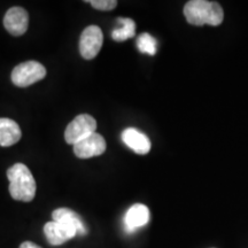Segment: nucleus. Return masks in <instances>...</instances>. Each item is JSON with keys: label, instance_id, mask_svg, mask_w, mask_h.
<instances>
[{"label": "nucleus", "instance_id": "nucleus-5", "mask_svg": "<svg viewBox=\"0 0 248 248\" xmlns=\"http://www.w3.org/2000/svg\"><path fill=\"white\" fill-rule=\"evenodd\" d=\"M104 35L98 26H89L85 28L79 38V52L85 60H92L100 52Z\"/></svg>", "mask_w": 248, "mask_h": 248}, {"label": "nucleus", "instance_id": "nucleus-6", "mask_svg": "<svg viewBox=\"0 0 248 248\" xmlns=\"http://www.w3.org/2000/svg\"><path fill=\"white\" fill-rule=\"evenodd\" d=\"M106 140L101 135L94 132L84 140L74 145V153L79 159H90L93 156H99L106 151Z\"/></svg>", "mask_w": 248, "mask_h": 248}, {"label": "nucleus", "instance_id": "nucleus-15", "mask_svg": "<svg viewBox=\"0 0 248 248\" xmlns=\"http://www.w3.org/2000/svg\"><path fill=\"white\" fill-rule=\"evenodd\" d=\"M86 2H89L93 8L99 9V11H111L117 6V1L115 0H90Z\"/></svg>", "mask_w": 248, "mask_h": 248}, {"label": "nucleus", "instance_id": "nucleus-14", "mask_svg": "<svg viewBox=\"0 0 248 248\" xmlns=\"http://www.w3.org/2000/svg\"><path fill=\"white\" fill-rule=\"evenodd\" d=\"M137 47L141 53L155 55L156 53V40L150 33L144 32L138 37Z\"/></svg>", "mask_w": 248, "mask_h": 248}, {"label": "nucleus", "instance_id": "nucleus-1", "mask_svg": "<svg viewBox=\"0 0 248 248\" xmlns=\"http://www.w3.org/2000/svg\"><path fill=\"white\" fill-rule=\"evenodd\" d=\"M184 15L187 22L193 26H219L224 18L221 5L207 0H191L184 6Z\"/></svg>", "mask_w": 248, "mask_h": 248}, {"label": "nucleus", "instance_id": "nucleus-16", "mask_svg": "<svg viewBox=\"0 0 248 248\" xmlns=\"http://www.w3.org/2000/svg\"><path fill=\"white\" fill-rule=\"evenodd\" d=\"M20 248H42V247H39L38 245L31 243V241H24L23 244H21Z\"/></svg>", "mask_w": 248, "mask_h": 248}, {"label": "nucleus", "instance_id": "nucleus-4", "mask_svg": "<svg viewBox=\"0 0 248 248\" xmlns=\"http://www.w3.org/2000/svg\"><path fill=\"white\" fill-rule=\"evenodd\" d=\"M95 130H97V121L94 117L88 114H80L68 124L64 131V139L67 144L75 145L93 135Z\"/></svg>", "mask_w": 248, "mask_h": 248}, {"label": "nucleus", "instance_id": "nucleus-13", "mask_svg": "<svg viewBox=\"0 0 248 248\" xmlns=\"http://www.w3.org/2000/svg\"><path fill=\"white\" fill-rule=\"evenodd\" d=\"M117 22L121 24V28L115 29L111 32V37L115 42H124V40L133 38L136 35L135 21L128 17H119Z\"/></svg>", "mask_w": 248, "mask_h": 248}, {"label": "nucleus", "instance_id": "nucleus-8", "mask_svg": "<svg viewBox=\"0 0 248 248\" xmlns=\"http://www.w3.org/2000/svg\"><path fill=\"white\" fill-rule=\"evenodd\" d=\"M44 233L47 241L53 246H58L66 241L73 239L77 235V230L73 226L60 222H48L44 226Z\"/></svg>", "mask_w": 248, "mask_h": 248}, {"label": "nucleus", "instance_id": "nucleus-12", "mask_svg": "<svg viewBox=\"0 0 248 248\" xmlns=\"http://www.w3.org/2000/svg\"><path fill=\"white\" fill-rule=\"evenodd\" d=\"M53 221L64 223V224L73 226L77 230V234L84 235L88 233V229L82 221L78 214L69 208H58L52 213Z\"/></svg>", "mask_w": 248, "mask_h": 248}, {"label": "nucleus", "instance_id": "nucleus-11", "mask_svg": "<svg viewBox=\"0 0 248 248\" xmlns=\"http://www.w3.org/2000/svg\"><path fill=\"white\" fill-rule=\"evenodd\" d=\"M21 137H22V132L15 121L0 117V146H12L18 142Z\"/></svg>", "mask_w": 248, "mask_h": 248}, {"label": "nucleus", "instance_id": "nucleus-7", "mask_svg": "<svg viewBox=\"0 0 248 248\" xmlns=\"http://www.w3.org/2000/svg\"><path fill=\"white\" fill-rule=\"evenodd\" d=\"M29 26V14L22 7L9 8L4 17V27L11 35L22 36L26 33Z\"/></svg>", "mask_w": 248, "mask_h": 248}, {"label": "nucleus", "instance_id": "nucleus-3", "mask_svg": "<svg viewBox=\"0 0 248 248\" xmlns=\"http://www.w3.org/2000/svg\"><path fill=\"white\" fill-rule=\"evenodd\" d=\"M46 76V69L39 62L30 60L20 63L12 71V82L17 88H28Z\"/></svg>", "mask_w": 248, "mask_h": 248}, {"label": "nucleus", "instance_id": "nucleus-10", "mask_svg": "<svg viewBox=\"0 0 248 248\" xmlns=\"http://www.w3.org/2000/svg\"><path fill=\"white\" fill-rule=\"evenodd\" d=\"M124 144L137 154H147L151 151V140L145 133L135 128L125 129L122 133Z\"/></svg>", "mask_w": 248, "mask_h": 248}, {"label": "nucleus", "instance_id": "nucleus-2", "mask_svg": "<svg viewBox=\"0 0 248 248\" xmlns=\"http://www.w3.org/2000/svg\"><path fill=\"white\" fill-rule=\"evenodd\" d=\"M9 193L14 200L30 202L36 195V181L29 168L23 163H15L7 170Z\"/></svg>", "mask_w": 248, "mask_h": 248}, {"label": "nucleus", "instance_id": "nucleus-9", "mask_svg": "<svg viewBox=\"0 0 248 248\" xmlns=\"http://www.w3.org/2000/svg\"><path fill=\"white\" fill-rule=\"evenodd\" d=\"M150 221V210L145 204L136 203L130 207L124 217V225L129 233H132L138 228L146 225Z\"/></svg>", "mask_w": 248, "mask_h": 248}]
</instances>
